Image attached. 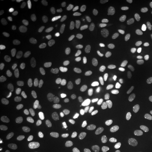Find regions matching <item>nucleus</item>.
Masks as SVG:
<instances>
[{
    "label": "nucleus",
    "instance_id": "20",
    "mask_svg": "<svg viewBox=\"0 0 152 152\" xmlns=\"http://www.w3.org/2000/svg\"><path fill=\"white\" fill-rule=\"evenodd\" d=\"M42 3L45 5H48V4H50V3H51V0H48V1H44V0H42Z\"/></svg>",
    "mask_w": 152,
    "mask_h": 152
},
{
    "label": "nucleus",
    "instance_id": "3",
    "mask_svg": "<svg viewBox=\"0 0 152 152\" xmlns=\"http://www.w3.org/2000/svg\"><path fill=\"white\" fill-rule=\"evenodd\" d=\"M3 76L9 86L15 89L22 88L27 82L26 76L24 75L19 66L14 63H10L5 66L3 70Z\"/></svg>",
    "mask_w": 152,
    "mask_h": 152
},
{
    "label": "nucleus",
    "instance_id": "13",
    "mask_svg": "<svg viewBox=\"0 0 152 152\" xmlns=\"http://www.w3.org/2000/svg\"><path fill=\"white\" fill-rule=\"evenodd\" d=\"M50 37V32L45 28H38L36 29L32 34V41L36 44H41L45 42Z\"/></svg>",
    "mask_w": 152,
    "mask_h": 152
},
{
    "label": "nucleus",
    "instance_id": "22",
    "mask_svg": "<svg viewBox=\"0 0 152 152\" xmlns=\"http://www.w3.org/2000/svg\"><path fill=\"white\" fill-rule=\"evenodd\" d=\"M149 152H152V151H149Z\"/></svg>",
    "mask_w": 152,
    "mask_h": 152
},
{
    "label": "nucleus",
    "instance_id": "11",
    "mask_svg": "<svg viewBox=\"0 0 152 152\" xmlns=\"http://www.w3.org/2000/svg\"><path fill=\"white\" fill-rule=\"evenodd\" d=\"M62 48H63L62 39H59V38H54L53 39H50V42H45V44L44 45L42 50H44V51L45 53L53 56V54L58 53L59 51L62 50Z\"/></svg>",
    "mask_w": 152,
    "mask_h": 152
},
{
    "label": "nucleus",
    "instance_id": "16",
    "mask_svg": "<svg viewBox=\"0 0 152 152\" xmlns=\"http://www.w3.org/2000/svg\"><path fill=\"white\" fill-rule=\"evenodd\" d=\"M75 3H81V1H76V0H57V6L61 8H69Z\"/></svg>",
    "mask_w": 152,
    "mask_h": 152
},
{
    "label": "nucleus",
    "instance_id": "15",
    "mask_svg": "<svg viewBox=\"0 0 152 152\" xmlns=\"http://www.w3.org/2000/svg\"><path fill=\"white\" fill-rule=\"evenodd\" d=\"M14 45V38L11 35H4L0 39V53H5Z\"/></svg>",
    "mask_w": 152,
    "mask_h": 152
},
{
    "label": "nucleus",
    "instance_id": "12",
    "mask_svg": "<svg viewBox=\"0 0 152 152\" xmlns=\"http://www.w3.org/2000/svg\"><path fill=\"white\" fill-rule=\"evenodd\" d=\"M57 101V93L53 89H45L42 92V102L45 105H54Z\"/></svg>",
    "mask_w": 152,
    "mask_h": 152
},
{
    "label": "nucleus",
    "instance_id": "18",
    "mask_svg": "<svg viewBox=\"0 0 152 152\" xmlns=\"http://www.w3.org/2000/svg\"><path fill=\"white\" fill-rule=\"evenodd\" d=\"M118 3L121 5H129L132 3V0H118Z\"/></svg>",
    "mask_w": 152,
    "mask_h": 152
},
{
    "label": "nucleus",
    "instance_id": "5",
    "mask_svg": "<svg viewBox=\"0 0 152 152\" xmlns=\"http://www.w3.org/2000/svg\"><path fill=\"white\" fill-rule=\"evenodd\" d=\"M78 79L89 90H96L100 87L101 78L96 71L89 68H83L78 72Z\"/></svg>",
    "mask_w": 152,
    "mask_h": 152
},
{
    "label": "nucleus",
    "instance_id": "1",
    "mask_svg": "<svg viewBox=\"0 0 152 152\" xmlns=\"http://www.w3.org/2000/svg\"><path fill=\"white\" fill-rule=\"evenodd\" d=\"M68 108L75 114L87 115L94 110L96 105L95 97L89 91L76 89L71 91L66 98Z\"/></svg>",
    "mask_w": 152,
    "mask_h": 152
},
{
    "label": "nucleus",
    "instance_id": "2",
    "mask_svg": "<svg viewBox=\"0 0 152 152\" xmlns=\"http://www.w3.org/2000/svg\"><path fill=\"white\" fill-rule=\"evenodd\" d=\"M103 143L110 152H129L130 147L129 140L117 132H108L104 136Z\"/></svg>",
    "mask_w": 152,
    "mask_h": 152
},
{
    "label": "nucleus",
    "instance_id": "17",
    "mask_svg": "<svg viewBox=\"0 0 152 152\" xmlns=\"http://www.w3.org/2000/svg\"><path fill=\"white\" fill-rule=\"evenodd\" d=\"M145 10L152 17V0H148L145 2Z\"/></svg>",
    "mask_w": 152,
    "mask_h": 152
},
{
    "label": "nucleus",
    "instance_id": "6",
    "mask_svg": "<svg viewBox=\"0 0 152 152\" xmlns=\"http://www.w3.org/2000/svg\"><path fill=\"white\" fill-rule=\"evenodd\" d=\"M96 12H97V17H98V23L100 29L104 32L109 31L111 25V13L107 1L100 0V1L97 2Z\"/></svg>",
    "mask_w": 152,
    "mask_h": 152
},
{
    "label": "nucleus",
    "instance_id": "7",
    "mask_svg": "<svg viewBox=\"0 0 152 152\" xmlns=\"http://www.w3.org/2000/svg\"><path fill=\"white\" fill-rule=\"evenodd\" d=\"M91 15H92V13H91L89 7L83 6V7L79 8L73 21H72V27L77 30L83 29L89 23V21L91 19Z\"/></svg>",
    "mask_w": 152,
    "mask_h": 152
},
{
    "label": "nucleus",
    "instance_id": "21",
    "mask_svg": "<svg viewBox=\"0 0 152 152\" xmlns=\"http://www.w3.org/2000/svg\"><path fill=\"white\" fill-rule=\"evenodd\" d=\"M150 134L152 135V129H151V132H150Z\"/></svg>",
    "mask_w": 152,
    "mask_h": 152
},
{
    "label": "nucleus",
    "instance_id": "4",
    "mask_svg": "<svg viewBox=\"0 0 152 152\" xmlns=\"http://www.w3.org/2000/svg\"><path fill=\"white\" fill-rule=\"evenodd\" d=\"M109 66L115 75H123L127 70V59L124 53L120 48L113 50L109 54Z\"/></svg>",
    "mask_w": 152,
    "mask_h": 152
},
{
    "label": "nucleus",
    "instance_id": "9",
    "mask_svg": "<svg viewBox=\"0 0 152 152\" xmlns=\"http://www.w3.org/2000/svg\"><path fill=\"white\" fill-rule=\"evenodd\" d=\"M47 152H71V146L60 138H51L45 143Z\"/></svg>",
    "mask_w": 152,
    "mask_h": 152
},
{
    "label": "nucleus",
    "instance_id": "10",
    "mask_svg": "<svg viewBox=\"0 0 152 152\" xmlns=\"http://www.w3.org/2000/svg\"><path fill=\"white\" fill-rule=\"evenodd\" d=\"M152 105V91L143 94L141 97L136 100L134 104V111L137 114H144L148 111Z\"/></svg>",
    "mask_w": 152,
    "mask_h": 152
},
{
    "label": "nucleus",
    "instance_id": "19",
    "mask_svg": "<svg viewBox=\"0 0 152 152\" xmlns=\"http://www.w3.org/2000/svg\"><path fill=\"white\" fill-rule=\"evenodd\" d=\"M148 70H149L150 74L152 76V56L149 58V60H148Z\"/></svg>",
    "mask_w": 152,
    "mask_h": 152
},
{
    "label": "nucleus",
    "instance_id": "14",
    "mask_svg": "<svg viewBox=\"0 0 152 152\" xmlns=\"http://www.w3.org/2000/svg\"><path fill=\"white\" fill-rule=\"evenodd\" d=\"M27 65L30 68V70L33 71L36 74H42L44 72V66H42V62L41 59L37 58V57H31L27 60Z\"/></svg>",
    "mask_w": 152,
    "mask_h": 152
},
{
    "label": "nucleus",
    "instance_id": "8",
    "mask_svg": "<svg viewBox=\"0 0 152 152\" xmlns=\"http://www.w3.org/2000/svg\"><path fill=\"white\" fill-rule=\"evenodd\" d=\"M9 118H10L11 121L15 126L20 127V129H22L28 130V129H31L32 127L34 126V121H33L29 115H24L22 113L15 112V113L10 114Z\"/></svg>",
    "mask_w": 152,
    "mask_h": 152
}]
</instances>
